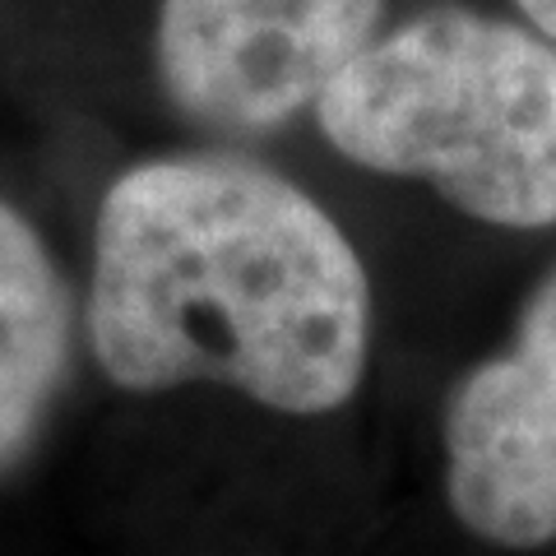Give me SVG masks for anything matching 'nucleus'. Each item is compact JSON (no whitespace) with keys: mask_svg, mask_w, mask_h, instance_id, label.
<instances>
[{"mask_svg":"<svg viewBox=\"0 0 556 556\" xmlns=\"http://www.w3.org/2000/svg\"><path fill=\"white\" fill-rule=\"evenodd\" d=\"M84 343L126 394L228 386L316 417L371 362V278L302 181L241 153H163L102 190Z\"/></svg>","mask_w":556,"mask_h":556,"instance_id":"nucleus-1","label":"nucleus"},{"mask_svg":"<svg viewBox=\"0 0 556 556\" xmlns=\"http://www.w3.org/2000/svg\"><path fill=\"white\" fill-rule=\"evenodd\" d=\"M445 492L482 543L529 552L556 538V269L529 292L506 353L450 394Z\"/></svg>","mask_w":556,"mask_h":556,"instance_id":"nucleus-4","label":"nucleus"},{"mask_svg":"<svg viewBox=\"0 0 556 556\" xmlns=\"http://www.w3.org/2000/svg\"><path fill=\"white\" fill-rule=\"evenodd\" d=\"M84 311L61 260L20 204L0 195V478L14 473L56 413Z\"/></svg>","mask_w":556,"mask_h":556,"instance_id":"nucleus-5","label":"nucleus"},{"mask_svg":"<svg viewBox=\"0 0 556 556\" xmlns=\"http://www.w3.org/2000/svg\"><path fill=\"white\" fill-rule=\"evenodd\" d=\"M515 10L525 14L529 28H538L556 47V0H515Z\"/></svg>","mask_w":556,"mask_h":556,"instance_id":"nucleus-6","label":"nucleus"},{"mask_svg":"<svg viewBox=\"0 0 556 556\" xmlns=\"http://www.w3.org/2000/svg\"><path fill=\"white\" fill-rule=\"evenodd\" d=\"M386 28V0H159L153 70L186 126L260 139L316 112Z\"/></svg>","mask_w":556,"mask_h":556,"instance_id":"nucleus-3","label":"nucleus"},{"mask_svg":"<svg viewBox=\"0 0 556 556\" xmlns=\"http://www.w3.org/2000/svg\"><path fill=\"white\" fill-rule=\"evenodd\" d=\"M311 116L339 159L422 181L478 223H556V47L529 24L431 5L380 28Z\"/></svg>","mask_w":556,"mask_h":556,"instance_id":"nucleus-2","label":"nucleus"}]
</instances>
